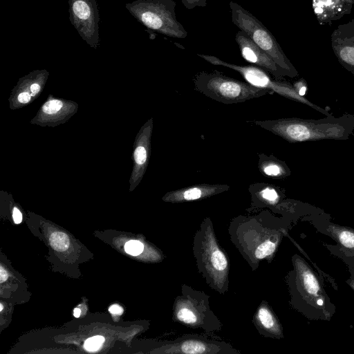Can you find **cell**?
Returning <instances> with one entry per match:
<instances>
[{"label": "cell", "instance_id": "cell-1", "mask_svg": "<svg viewBox=\"0 0 354 354\" xmlns=\"http://www.w3.org/2000/svg\"><path fill=\"white\" fill-rule=\"evenodd\" d=\"M285 221L267 211L254 215H239L232 218L228 234L232 244L252 271H256L261 261L270 263L283 237L288 234Z\"/></svg>", "mask_w": 354, "mask_h": 354}, {"label": "cell", "instance_id": "cell-2", "mask_svg": "<svg viewBox=\"0 0 354 354\" xmlns=\"http://www.w3.org/2000/svg\"><path fill=\"white\" fill-rule=\"evenodd\" d=\"M257 125L292 143L348 139L354 131V115L332 114L319 120L297 118L254 121Z\"/></svg>", "mask_w": 354, "mask_h": 354}, {"label": "cell", "instance_id": "cell-3", "mask_svg": "<svg viewBox=\"0 0 354 354\" xmlns=\"http://www.w3.org/2000/svg\"><path fill=\"white\" fill-rule=\"evenodd\" d=\"M292 263L293 268L286 277L290 305L308 319L330 321L335 307L315 272L306 261L297 254L292 257Z\"/></svg>", "mask_w": 354, "mask_h": 354}, {"label": "cell", "instance_id": "cell-4", "mask_svg": "<svg viewBox=\"0 0 354 354\" xmlns=\"http://www.w3.org/2000/svg\"><path fill=\"white\" fill-rule=\"evenodd\" d=\"M193 254L198 272L209 287L221 295L229 290L230 264L221 246L209 217L203 219L193 240Z\"/></svg>", "mask_w": 354, "mask_h": 354}, {"label": "cell", "instance_id": "cell-5", "mask_svg": "<svg viewBox=\"0 0 354 354\" xmlns=\"http://www.w3.org/2000/svg\"><path fill=\"white\" fill-rule=\"evenodd\" d=\"M171 319L192 329H201L212 335L221 330L223 324L209 306V296L187 284L181 286V294L176 296L172 306Z\"/></svg>", "mask_w": 354, "mask_h": 354}, {"label": "cell", "instance_id": "cell-6", "mask_svg": "<svg viewBox=\"0 0 354 354\" xmlns=\"http://www.w3.org/2000/svg\"><path fill=\"white\" fill-rule=\"evenodd\" d=\"M193 81L197 91L223 104L244 102L271 92L226 76L216 70L198 72Z\"/></svg>", "mask_w": 354, "mask_h": 354}, {"label": "cell", "instance_id": "cell-7", "mask_svg": "<svg viewBox=\"0 0 354 354\" xmlns=\"http://www.w3.org/2000/svg\"><path fill=\"white\" fill-rule=\"evenodd\" d=\"M175 0H136L125 5L130 14L149 30L176 39L187 32L177 20Z\"/></svg>", "mask_w": 354, "mask_h": 354}, {"label": "cell", "instance_id": "cell-8", "mask_svg": "<svg viewBox=\"0 0 354 354\" xmlns=\"http://www.w3.org/2000/svg\"><path fill=\"white\" fill-rule=\"evenodd\" d=\"M232 23L243 31L262 50L266 52L284 71L289 77H295L298 71L283 53L275 37L252 14L237 3H229Z\"/></svg>", "mask_w": 354, "mask_h": 354}, {"label": "cell", "instance_id": "cell-9", "mask_svg": "<svg viewBox=\"0 0 354 354\" xmlns=\"http://www.w3.org/2000/svg\"><path fill=\"white\" fill-rule=\"evenodd\" d=\"M197 55L212 65L225 66L237 71L246 82L254 86L268 89L290 100L304 104L326 116L330 115L328 109L320 107L308 100L304 96L300 95L293 85L285 81L274 80L268 72L259 66H239L226 62L214 55L203 54H197Z\"/></svg>", "mask_w": 354, "mask_h": 354}, {"label": "cell", "instance_id": "cell-10", "mask_svg": "<svg viewBox=\"0 0 354 354\" xmlns=\"http://www.w3.org/2000/svg\"><path fill=\"white\" fill-rule=\"evenodd\" d=\"M69 19L81 38L91 48L100 45V17L95 0H68Z\"/></svg>", "mask_w": 354, "mask_h": 354}, {"label": "cell", "instance_id": "cell-11", "mask_svg": "<svg viewBox=\"0 0 354 354\" xmlns=\"http://www.w3.org/2000/svg\"><path fill=\"white\" fill-rule=\"evenodd\" d=\"M235 41L239 47L241 56L245 61L264 69L277 80H281L283 77H289L288 73L243 31L237 32Z\"/></svg>", "mask_w": 354, "mask_h": 354}, {"label": "cell", "instance_id": "cell-12", "mask_svg": "<svg viewBox=\"0 0 354 354\" xmlns=\"http://www.w3.org/2000/svg\"><path fill=\"white\" fill-rule=\"evenodd\" d=\"M330 43L339 62L354 75V19L339 25L331 34Z\"/></svg>", "mask_w": 354, "mask_h": 354}, {"label": "cell", "instance_id": "cell-13", "mask_svg": "<svg viewBox=\"0 0 354 354\" xmlns=\"http://www.w3.org/2000/svg\"><path fill=\"white\" fill-rule=\"evenodd\" d=\"M252 322L257 332L265 337L277 339L284 337L282 324L266 300H262L257 308Z\"/></svg>", "mask_w": 354, "mask_h": 354}, {"label": "cell", "instance_id": "cell-14", "mask_svg": "<svg viewBox=\"0 0 354 354\" xmlns=\"http://www.w3.org/2000/svg\"><path fill=\"white\" fill-rule=\"evenodd\" d=\"M229 189L227 185H195L169 192L165 195L163 200L171 203L193 201L209 198Z\"/></svg>", "mask_w": 354, "mask_h": 354}, {"label": "cell", "instance_id": "cell-15", "mask_svg": "<svg viewBox=\"0 0 354 354\" xmlns=\"http://www.w3.org/2000/svg\"><path fill=\"white\" fill-rule=\"evenodd\" d=\"M354 0H312V7L320 25H331L334 21L349 15Z\"/></svg>", "mask_w": 354, "mask_h": 354}, {"label": "cell", "instance_id": "cell-16", "mask_svg": "<svg viewBox=\"0 0 354 354\" xmlns=\"http://www.w3.org/2000/svg\"><path fill=\"white\" fill-rule=\"evenodd\" d=\"M259 169L264 176L274 178H283L290 174L286 164L273 156L259 155Z\"/></svg>", "mask_w": 354, "mask_h": 354}, {"label": "cell", "instance_id": "cell-17", "mask_svg": "<svg viewBox=\"0 0 354 354\" xmlns=\"http://www.w3.org/2000/svg\"><path fill=\"white\" fill-rule=\"evenodd\" d=\"M328 232L344 249V252L354 255V230L346 226L330 224L327 227Z\"/></svg>", "mask_w": 354, "mask_h": 354}, {"label": "cell", "instance_id": "cell-18", "mask_svg": "<svg viewBox=\"0 0 354 354\" xmlns=\"http://www.w3.org/2000/svg\"><path fill=\"white\" fill-rule=\"evenodd\" d=\"M50 243L57 251L63 252L69 246V239L68 236L62 232H55L50 236Z\"/></svg>", "mask_w": 354, "mask_h": 354}, {"label": "cell", "instance_id": "cell-19", "mask_svg": "<svg viewBox=\"0 0 354 354\" xmlns=\"http://www.w3.org/2000/svg\"><path fill=\"white\" fill-rule=\"evenodd\" d=\"M125 251L131 255L140 254L144 250V244L138 240H130L124 245Z\"/></svg>", "mask_w": 354, "mask_h": 354}, {"label": "cell", "instance_id": "cell-20", "mask_svg": "<svg viewBox=\"0 0 354 354\" xmlns=\"http://www.w3.org/2000/svg\"><path fill=\"white\" fill-rule=\"evenodd\" d=\"M104 338L102 336L96 335L88 339L84 343V348L90 351H97L103 344Z\"/></svg>", "mask_w": 354, "mask_h": 354}, {"label": "cell", "instance_id": "cell-21", "mask_svg": "<svg viewBox=\"0 0 354 354\" xmlns=\"http://www.w3.org/2000/svg\"><path fill=\"white\" fill-rule=\"evenodd\" d=\"M62 106V102L57 100H53L47 102L43 106V111L47 114L57 113Z\"/></svg>", "mask_w": 354, "mask_h": 354}, {"label": "cell", "instance_id": "cell-22", "mask_svg": "<svg viewBox=\"0 0 354 354\" xmlns=\"http://www.w3.org/2000/svg\"><path fill=\"white\" fill-rule=\"evenodd\" d=\"M134 159L139 165H144L147 159V151L144 146L138 147L134 151Z\"/></svg>", "mask_w": 354, "mask_h": 354}, {"label": "cell", "instance_id": "cell-23", "mask_svg": "<svg viewBox=\"0 0 354 354\" xmlns=\"http://www.w3.org/2000/svg\"><path fill=\"white\" fill-rule=\"evenodd\" d=\"M183 6L188 10L195 7H205L207 5V0H181Z\"/></svg>", "mask_w": 354, "mask_h": 354}, {"label": "cell", "instance_id": "cell-24", "mask_svg": "<svg viewBox=\"0 0 354 354\" xmlns=\"http://www.w3.org/2000/svg\"><path fill=\"white\" fill-rule=\"evenodd\" d=\"M293 86L300 95L304 96L306 91V83L305 80L300 79L294 84Z\"/></svg>", "mask_w": 354, "mask_h": 354}, {"label": "cell", "instance_id": "cell-25", "mask_svg": "<svg viewBox=\"0 0 354 354\" xmlns=\"http://www.w3.org/2000/svg\"><path fill=\"white\" fill-rule=\"evenodd\" d=\"M12 216H13V220L16 224H19L21 222L22 214L17 207H15L13 209Z\"/></svg>", "mask_w": 354, "mask_h": 354}, {"label": "cell", "instance_id": "cell-26", "mask_svg": "<svg viewBox=\"0 0 354 354\" xmlns=\"http://www.w3.org/2000/svg\"><path fill=\"white\" fill-rule=\"evenodd\" d=\"M30 95L28 93H21L18 96V100L21 103H26L29 102Z\"/></svg>", "mask_w": 354, "mask_h": 354}, {"label": "cell", "instance_id": "cell-27", "mask_svg": "<svg viewBox=\"0 0 354 354\" xmlns=\"http://www.w3.org/2000/svg\"><path fill=\"white\" fill-rule=\"evenodd\" d=\"M123 309L118 305L114 304L109 308V312L112 314H121Z\"/></svg>", "mask_w": 354, "mask_h": 354}, {"label": "cell", "instance_id": "cell-28", "mask_svg": "<svg viewBox=\"0 0 354 354\" xmlns=\"http://www.w3.org/2000/svg\"><path fill=\"white\" fill-rule=\"evenodd\" d=\"M8 274L2 266L0 267V281L3 283L8 279Z\"/></svg>", "mask_w": 354, "mask_h": 354}, {"label": "cell", "instance_id": "cell-29", "mask_svg": "<svg viewBox=\"0 0 354 354\" xmlns=\"http://www.w3.org/2000/svg\"><path fill=\"white\" fill-rule=\"evenodd\" d=\"M39 88H40V86L38 84L35 83V84H32L30 86V91H31L32 95L36 94L39 91Z\"/></svg>", "mask_w": 354, "mask_h": 354}, {"label": "cell", "instance_id": "cell-30", "mask_svg": "<svg viewBox=\"0 0 354 354\" xmlns=\"http://www.w3.org/2000/svg\"><path fill=\"white\" fill-rule=\"evenodd\" d=\"M81 313V310L79 308H75L73 311V315L75 317H79Z\"/></svg>", "mask_w": 354, "mask_h": 354}, {"label": "cell", "instance_id": "cell-31", "mask_svg": "<svg viewBox=\"0 0 354 354\" xmlns=\"http://www.w3.org/2000/svg\"><path fill=\"white\" fill-rule=\"evenodd\" d=\"M346 283L354 290V279H348Z\"/></svg>", "mask_w": 354, "mask_h": 354}, {"label": "cell", "instance_id": "cell-32", "mask_svg": "<svg viewBox=\"0 0 354 354\" xmlns=\"http://www.w3.org/2000/svg\"><path fill=\"white\" fill-rule=\"evenodd\" d=\"M0 306H1L0 310L2 311V310H3V305L0 304Z\"/></svg>", "mask_w": 354, "mask_h": 354}]
</instances>
